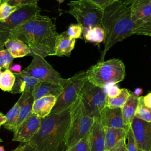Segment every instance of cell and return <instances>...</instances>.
Segmentation results:
<instances>
[{"instance_id":"6da1fadb","label":"cell","mask_w":151,"mask_h":151,"mask_svg":"<svg viewBox=\"0 0 151 151\" xmlns=\"http://www.w3.org/2000/svg\"><path fill=\"white\" fill-rule=\"evenodd\" d=\"M58 35L51 19L38 14L17 26L12 31L10 38L18 39L26 44L31 50L29 55H38L44 58L55 55Z\"/></svg>"},{"instance_id":"7a4b0ae2","label":"cell","mask_w":151,"mask_h":151,"mask_svg":"<svg viewBox=\"0 0 151 151\" xmlns=\"http://www.w3.org/2000/svg\"><path fill=\"white\" fill-rule=\"evenodd\" d=\"M70 120V108L42 118L39 130L28 143L36 151H67Z\"/></svg>"},{"instance_id":"3957f363","label":"cell","mask_w":151,"mask_h":151,"mask_svg":"<svg viewBox=\"0 0 151 151\" xmlns=\"http://www.w3.org/2000/svg\"><path fill=\"white\" fill-rule=\"evenodd\" d=\"M130 6L127 1L118 0L104 9L102 27L106 39L99 61H103L107 52L116 43L132 35L137 27L131 18Z\"/></svg>"},{"instance_id":"277c9868","label":"cell","mask_w":151,"mask_h":151,"mask_svg":"<svg viewBox=\"0 0 151 151\" xmlns=\"http://www.w3.org/2000/svg\"><path fill=\"white\" fill-rule=\"evenodd\" d=\"M125 75L124 64L117 58L99 61L86 71L87 80L101 88L109 84H117L123 81Z\"/></svg>"},{"instance_id":"5b68a950","label":"cell","mask_w":151,"mask_h":151,"mask_svg":"<svg viewBox=\"0 0 151 151\" xmlns=\"http://www.w3.org/2000/svg\"><path fill=\"white\" fill-rule=\"evenodd\" d=\"M70 124L67 137V150L81 139L88 137L94 118L86 112L79 98L70 107Z\"/></svg>"},{"instance_id":"8992f818","label":"cell","mask_w":151,"mask_h":151,"mask_svg":"<svg viewBox=\"0 0 151 151\" xmlns=\"http://www.w3.org/2000/svg\"><path fill=\"white\" fill-rule=\"evenodd\" d=\"M68 12L73 15L83 30L95 26L102 27L104 10L89 0H77L68 3Z\"/></svg>"},{"instance_id":"52a82bcc","label":"cell","mask_w":151,"mask_h":151,"mask_svg":"<svg viewBox=\"0 0 151 151\" xmlns=\"http://www.w3.org/2000/svg\"><path fill=\"white\" fill-rule=\"evenodd\" d=\"M78 98L88 114L94 118L99 117L101 110L107 106L108 97L104 88L96 86L87 80Z\"/></svg>"},{"instance_id":"ba28073f","label":"cell","mask_w":151,"mask_h":151,"mask_svg":"<svg viewBox=\"0 0 151 151\" xmlns=\"http://www.w3.org/2000/svg\"><path fill=\"white\" fill-rule=\"evenodd\" d=\"M87 80L86 71H84L78 72L72 77L67 78L63 86V90L57 98L55 104L50 114L60 113L69 109L77 99Z\"/></svg>"},{"instance_id":"9c48e42d","label":"cell","mask_w":151,"mask_h":151,"mask_svg":"<svg viewBox=\"0 0 151 151\" xmlns=\"http://www.w3.org/2000/svg\"><path fill=\"white\" fill-rule=\"evenodd\" d=\"M38 5H27L19 6L8 18L0 21V50L3 49L6 41L10 38L12 31L19 24L34 15L40 14Z\"/></svg>"},{"instance_id":"30bf717a","label":"cell","mask_w":151,"mask_h":151,"mask_svg":"<svg viewBox=\"0 0 151 151\" xmlns=\"http://www.w3.org/2000/svg\"><path fill=\"white\" fill-rule=\"evenodd\" d=\"M29 65L22 71L27 75L35 78L40 81L55 83L64 86L67 79L62 78L44 57L33 55Z\"/></svg>"},{"instance_id":"8fae6325","label":"cell","mask_w":151,"mask_h":151,"mask_svg":"<svg viewBox=\"0 0 151 151\" xmlns=\"http://www.w3.org/2000/svg\"><path fill=\"white\" fill-rule=\"evenodd\" d=\"M130 127L138 151H151V122L134 117Z\"/></svg>"},{"instance_id":"7c38bea8","label":"cell","mask_w":151,"mask_h":151,"mask_svg":"<svg viewBox=\"0 0 151 151\" xmlns=\"http://www.w3.org/2000/svg\"><path fill=\"white\" fill-rule=\"evenodd\" d=\"M42 119L32 113L17 129L14 133L13 141L28 143L40 128Z\"/></svg>"},{"instance_id":"4fadbf2b","label":"cell","mask_w":151,"mask_h":151,"mask_svg":"<svg viewBox=\"0 0 151 151\" xmlns=\"http://www.w3.org/2000/svg\"><path fill=\"white\" fill-rule=\"evenodd\" d=\"M99 117L104 127L123 129L128 131V128L123 122L122 108L105 106L100 111Z\"/></svg>"},{"instance_id":"5bb4252c","label":"cell","mask_w":151,"mask_h":151,"mask_svg":"<svg viewBox=\"0 0 151 151\" xmlns=\"http://www.w3.org/2000/svg\"><path fill=\"white\" fill-rule=\"evenodd\" d=\"M130 8L131 18L137 27L151 20V0H133Z\"/></svg>"},{"instance_id":"9a60e30c","label":"cell","mask_w":151,"mask_h":151,"mask_svg":"<svg viewBox=\"0 0 151 151\" xmlns=\"http://www.w3.org/2000/svg\"><path fill=\"white\" fill-rule=\"evenodd\" d=\"M88 138L90 151H105V130L99 117L94 118Z\"/></svg>"},{"instance_id":"2e32d148","label":"cell","mask_w":151,"mask_h":151,"mask_svg":"<svg viewBox=\"0 0 151 151\" xmlns=\"http://www.w3.org/2000/svg\"><path fill=\"white\" fill-rule=\"evenodd\" d=\"M14 74L15 81L10 91L12 94L32 93L35 86L40 82L37 79L27 75L22 71L21 73H15Z\"/></svg>"},{"instance_id":"e0dca14e","label":"cell","mask_w":151,"mask_h":151,"mask_svg":"<svg viewBox=\"0 0 151 151\" xmlns=\"http://www.w3.org/2000/svg\"><path fill=\"white\" fill-rule=\"evenodd\" d=\"M63 90V86L50 82L40 81L34 88L32 94L34 100L45 96L58 97Z\"/></svg>"},{"instance_id":"ac0fdd59","label":"cell","mask_w":151,"mask_h":151,"mask_svg":"<svg viewBox=\"0 0 151 151\" xmlns=\"http://www.w3.org/2000/svg\"><path fill=\"white\" fill-rule=\"evenodd\" d=\"M56 101L57 97L52 96L43 97L34 100L32 113L41 119L48 116L51 113Z\"/></svg>"},{"instance_id":"d6986e66","label":"cell","mask_w":151,"mask_h":151,"mask_svg":"<svg viewBox=\"0 0 151 151\" xmlns=\"http://www.w3.org/2000/svg\"><path fill=\"white\" fill-rule=\"evenodd\" d=\"M75 43L76 39L70 37L66 31L58 34L55 41L54 55L70 56L74 48Z\"/></svg>"},{"instance_id":"ffe728a7","label":"cell","mask_w":151,"mask_h":151,"mask_svg":"<svg viewBox=\"0 0 151 151\" xmlns=\"http://www.w3.org/2000/svg\"><path fill=\"white\" fill-rule=\"evenodd\" d=\"M19 105V114L17 129L32 114L34 99L32 93H23L17 101Z\"/></svg>"},{"instance_id":"44dd1931","label":"cell","mask_w":151,"mask_h":151,"mask_svg":"<svg viewBox=\"0 0 151 151\" xmlns=\"http://www.w3.org/2000/svg\"><path fill=\"white\" fill-rule=\"evenodd\" d=\"M139 98V97L135 96L133 93H132L124 106L122 107L123 122L128 128H130L132 121L135 117Z\"/></svg>"},{"instance_id":"7402d4cb","label":"cell","mask_w":151,"mask_h":151,"mask_svg":"<svg viewBox=\"0 0 151 151\" xmlns=\"http://www.w3.org/2000/svg\"><path fill=\"white\" fill-rule=\"evenodd\" d=\"M104 127L105 130V150L109 151L122 140L127 138V131L125 129Z\"/></svg>"},{"instance_id":"603a6c76","label":"cell","mask_w":151,"mask_h":151,"mask_svg":"<svg viewBox=\"0 0 151 151\" xmlns=\"http://www.w3.org/2000/svg\"><path fill=\"white\" fill-rule=\"evenodd\" d=\"M4 46L14 58L29 55L31 54L29 47L18 39H8Z\"/></svg>"},{"instance_id":"cb8c5ba5","label":"cell","mask_w":151,"mask_h":151,"mask_svg":"<svg viewBox=\"0 0 151 151\" xmlns=\"http://www.w3.org/2000/svg\"><path fill=\"white\" fill-rule=\"evenodd\" d=\"M83 35L86 41L100 44L104 42L106 32L103 27L95 26L83 30Z\"/></svg>"},{"instance_id":"d4e9b609","label":"cell","mask_w":151,"mask_h":151,"mask_svg":"<svg viewBox=\"0 0 151 151\" xmlns=\"http://www.w3.org/2000/svg\"><path fill=\"white\" fill-rule=\"evenodd\" d=\"M19 114V105L18 103L17 102L5 115L6 121L3 124L4 127L6 129L12 131L14 133L17 130Z\"/></svg>"},{"instance_id":"484cf974","label":"cell","mask_w":151,"mask_h":151,"mask_svg":"<svg viewBox=\"0 0 151 151\" xmlns=\"http://www.w3.org/2000/svg\"><path fill=\"white\" fill-rule=\"evenodd\" d=\"M15 76L9 69L2 73L0 78V89L5 91L10 92L14 85Z\"/></svg>"},{"instance_id":"4316f807","label":"cell","mask_w":151,"mask_h":151,"mask_svg":"<svg viewBox=\"0 0 151 151\" xmlns=\"http://www.w3.org/2000/svg\"><path fill=\"white\" fill-rule=\"evenodd\" d=\"M131 92L127 88H121L119 95L113 98H107V106L111 107L122 108L131 94Z\"/></svg>"},{"instance_id":"83f0119b","label":"cell","mask_w":151,"mask_h":151,"mask_svg":"<svg viewBox=\"0 0 151 151\" xmlns=\"http://www.w3.org/2000/svg\"><path fill=\"white\" fill-rule=\"evenodd\" d=\"M135 117L147 122H151V108L145 106L143 103V96H140L139 98Z\"/></svg>"},{"instance_id":"f1b7e54d","label":"cell","mask_w":151,"mask_h":151,"mask_svg":"<svg viewBox=\"0 0 151 151\" xmlns=\"http://www.w3.org/2000/svg\"><path fill=\"white\" fill-rule=\"evenodd\" d=\"M14 59V57L7 50H0V67L1 68L9 69Z\"/></svg>"},{"instance_id":"f546056e","label":"cell","mask_w":151,"mask_h":151,"mask_svg":"<svg viewBox=\"0 0 151 151\" xmlns=\"http://www.w3.org/2000/svg\"><path fill=\"white\" fill-rule=\"evenodd\" d=\"M19 6H12L7 2L0 5V21L8 18L12 14L19 8Z\"/></svg>"},{"instance_id":"4dcf8cb0","label":"cell","mask_w":151,"mask_h":151,"mask_svg":"<svg viewBox=\"0 0 151 151\" xmlns=\"http://www.w3.org/2000/svg\"><path fill=\"white\" fill-rule=\"evenodd\" d=\"M134 34L151 37V20L136 28L132 32V35Z\"/></svg>"},{"instance_id":"1f68e13d","label":"cell","mask_w":151,"mask_h":151,"mask_svg":"<svg viewBox=\"0 0 151 151\" xmlns=\"http://www.w3.org/2000/svg\"><path fill=\"white\" fill-rule=\"evenodd\" d=\"M66 32L71 38L74 39L80 38L83 33V28L78 24H71L68 27Z\"/></svg>"},{"instance_id":"d6a6232c","label":"cell","mask_w":151,"mask_h":151,"mask_svg":"<svg viewBox=\"0 0 151 151\" xmlns=\"http://www.w3.org/2000/svg\"><path fill=\"white\" fill-rule=\"evenodd\" d=\"M67 151H90L88 137L81 139Z\"/></svg>"},{"instance_id":"836d02e7","label":"cell","mask_w":151,"mask_h":151,"mask_svg":"<svg viewBox=\"0 0 151 151\" xmlns=\"http://www.w3.org/2000/svg\"><path fill=\"white\" fill-rule=\"evenodd\" d=\"M106 93L108 97L113 98L120 94L121 89L116 85V84H109L104 87Z\"/></svg>"},{"instance_id":"e575fe53","label":"cell","mask_w":151,"mask_h":151,"mask_svg":"<svg viewBox=\"0 0 151 151\" xmlns=\"http://www.w3.org/2000/svg\"><path fill=\"white\" fill-rule=\"evenodd\" d=\"M126 139H127V143H126L127 151H138L133 131L131 127L128 130L127 132Z\"/></svg>"},{"instance_id":"d590c367","label":"cell","mask_w":151,"mask_h":151,"mask_svg":"<svg viewBox=\"0 0 151 151\" xmlns=\"http://www.w3.org/2000/svg\"><path fill=\"white\" fill-rule=\"evenodd\" d=\"M38 0H9L8 4L12 6H21L27 5H37Z\"/></svg>"},{"instance_id":"8d00e7d4","label":"cell","mask_w":151,"mask_h":151,"mask_svg":"<svg viewBox=\"0 0 151 151\" xmlns=\"http://www.w3.org/2000/svg\"><path fill=\"white\" fill-rule=\"evenodd\" d=\"M103 10L118 0H89Z\"/></svg>"},{"instance_id":"74e56055","label":"cell","mask_w":151,"mask_h":151,"mask_svg":"<svg viewBox=\"0 0 151 151\" xmlns=\"http://www.w3.org/2000/svg\"><path fill=\"white\" fill-rule=\"evenodd\" d=\"M126 140V138L122 140L109 151H127Z\"/></svg>"},{"instance_id":"f35d334b","label":"cell","mask_w":151,"mask_h":151,"mask_svg":"<svg viewBox=\"0 0 151 151\" xmlns=\"http://www.w3.org/2000/svg\"><path fill=\"white\" fill-rule=\"evenodd\" d=\"M143 100L145 106L151 108V92L146 94L145 96H143Z\"/></svg>"},{"instance_id":"ab89813d","label":"cell","mask_w":151,"mask_h":151,"mask_svg":"<svg viewBox=\"0 0 151 151\" xmlns=\"http://www.w3.org/2000/svg\"><path fill=\"white\" fill-rule=\"evenodd\" d=\"M21 65L19 64H14L9 67V70L15 73H19L21 72Z\"/></svg>"},{"instance_id":"60d3db41","label":"cell","mask_w":151,"mask_h":151,"mask_svg":"<svg viewBox=\"0 0 151 151\" xmlns=\"http://www.w3.org/2000/svg\"><path fill=\"white\" fill-rule=\"evenodd\" d=\"M22 151H36L35 149L29 143H25V146Z\"/></svg>"},{"instance_id":"b9f144b4","label":"cell","mask_w":151,"mask_h":151,"mask_svg":"<svg viewBox=\"0 0 151 151\" xmlns=\"http://www.w3.org/2000/svg\"><path fill=\"white\" fill-rule=\"evenodd\" d=\"M142 93H143V90H142L141 88H139V87H138V88H136L134 90L133 94H134L135 96H137V97H140V96L142 94Z\"/></svg>"},{"instance_id":"7bdbcfd3","label":"cell","mask_w":151,"mask_h":151,"mask_svg":"<svg viewBox=\"0 0 151 151\" xmlns=\"http://www.w3.org/2000/svg\"><path fill=\"white\" fill-rule=\"evenodd\" d=\"M5 121H6L5 115H4V114L0 112V126L3 125L5 122Z\"/></svg>"},{"instance_id":"ee69618b","label":"cell","mask_w":151,"mask_h":151,"mask_svg":"<svg viewBox=\"0 0 151 151\" xmlns=\"http://www.w3.org/2000/svg\"><path fill=\"white\" fill-rule=\"evenodd\" d=\"M25 146V143L24 145H19V146H18L17 148L12 150V151H22L23 149H24Z\"/></svg>"},{"instance_id":"f6af8a7d","label":"cell","mask_w":151,"mask_h":151,"mask_svg":"<svg viewBox=\"0 0 151 151\" xmlns=\"http://www.w3.org/2000/svg\"><path fill=\"white\" fill-rule=\"evenodd\" d=\"M9 0H0V5H2V4L4 3H5V2H8Z\"/></svg>"},{"instance_id":"bcb514c9","label":"cell","mask_w":151,"mask_h":151,"mask_svg":"<svg viewBox=\"0 0 151 151\" xmlns=\"http://www.w3.org/2000/svg\"><path fill=\"white\" fill-rule=\"evenodd\" d=\"M0 151H5V149H4V147L2 146H0Z\"/></svg>"},{"instance_id":"7dc6e473","label":"cell","mask_w":151,"mask_h":151,"mask_svg":"<svg viewBox=\"0 0 151 151\" xmlns=\"http://www.w3.org/2000/svg\"><path fill=\"white\" fill-rule=\"evenodd\" d=\"M2 71H1V68L0 67V78H1V75H2Z\"/></svg>"},{"instance_id":"c3c4849f","label":"cell","mask_w":151,"mask_h":151,"mask_svg":"<svg viewBox=\"0 0 151 151\" xmlns=\"http://www.w3.org/2000/svg\"><path fill=\"white\" fill-rule=\"evenodd\" d=\"M57 1H58L60 3H62L64 1V0H57Z\"/></svg>"},{"instance_id":"681fc988","label":"cell","mask_w":151,"mask_h":151,"mask_svg":"<svg viewBox=\"0 0 151 151\" xmlns=\"http://www.w3.org/2000/svg\"><path fill=\"white\" fill-rule=\"evenodd\" d=\"M2 142V140L0 138V143H1V142Z\"/></svg>"},{"instance_id":"f907efd6","label":"cell","mask_w":151,"mask_h":151,"mask_svg":"<svg viewBox=\"0 0 151 151\" xmlns=\"http://www.w3.org/2000/svg\"><path fill=\"white\" fill-rule=\"evenodd\" d=\"M105 151H108V150H105Z\"/></svg>"}]
</instances>
